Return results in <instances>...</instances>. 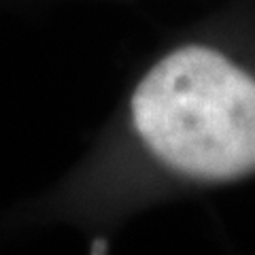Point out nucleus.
<instances>
[{
    "label": "nucleus",
    "instance_id": "f257e3e1",
    "mask_svg": "<svg viewBox=\"0 0 255 255\" xmlns=\"http://www.w3.org/2000/svg\"><path fill=\"white\" fill-rule=\"evenodd\" d=\"M255 181V6L221 2L172 30L126 81L75 162L0 209V234L107 241L164 204Z\"/></svg>",
    "mask_w": 255,
    "mask_h": 255
},
{
    "label": "nucleus",
    "instance_id": "f03ea898",
    "mask_svg": "<svg viewBox=\"0 0 255 255\" xmlns=\"http://www.w3.org/2000/svg\"><path fill=\"white\" fill-rule=\"evenodd\" d=\"M68 2H136V0H0V17L15 13H32L36 9H47V6ZM221 2H245L255 6V0H221Z\"/></svg>",
    "mask_w": 255,
    "mask_h": 255
}]
</instances>
